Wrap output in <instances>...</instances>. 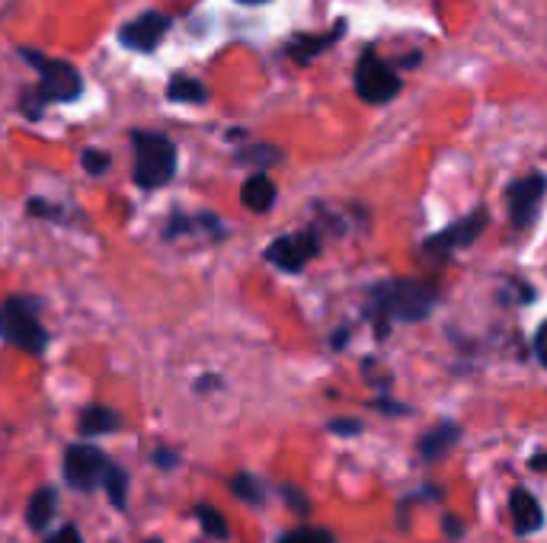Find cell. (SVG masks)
I'll list each match as a JSON object with an SVG mask.
<instances>
[{"label": "cell", "mask_w": 547, "mask_h": 543, "mask_svg": "<svg viewBox=\"0 0 547 543\" xmlns=\"http://www.w3.org/2000/svg\"><path fill=\"white\" fill-rule=\"evenodd\" d=\"M20 58L29 61L39 74V84L23 93L20 109L29 122H39V115L45 106L52 103H74L84 96V77L74 68L71 61L64 58H48L36 48H20Z\"/></svg>", "instance_id": "6da1fadb"}, {"label": "cell", "mask_w": 547, "mask_h": 543, "mask_svg": "<svg viewBox=\"0 0 547 543\" xmlns=\"http://www.w3.org/2000/svg\"><path fill=\"white\" fill-rule=\"evenodd\" d=\"M436 307V291L413 278H397V282H381L372 288V317L378 339L388 336V323H420Z\"/></svg>", "instance_id": "7a4b0ae2"}, {"label": "cell", "mask_w": 547, "mask_h": 543, "mask_svg": "<svg viewBox=\"0 0 547 543\" xmlns=\"http://www.w3.org/2000/svg\"><path fill=\"white\" fill-rule=\"evenodd\" d=\"M135 147V183L141 189L167 186L176 173V144L157 131H132Z\"/></svg>", "instance_id": "3957f363"}, {"label": "cell", "mask_w": 547, "mask_h": 543, "mask_svg": "<svg viewBox=\"0 0 547 543\" xmlns=\"http://www.w3.org/2000/svg\"><path fill=\"white\" fill-rule=\"evenodd\" d=\"M0 339L26 355H42L48 349V333L23 298L0 304Z\"/></svg>", "instance_id": "277c9868"}, {"label": "cell", "mask_w": 547, "mask_h": 543, "mask_svg": "<svg viewBox=\"0 0 547 543\" xmlns=\"http://www.w3.org/2000/svg\"><path fill=\"white\" fill-rule=\"evenodd\" d=\"M356 93L359 100L368 103V106H384L391 103L394 96L404 87V80L397 77V71L391 68L388 61H381V55L375 48H365L359 55V64H356Z\"/></svg>", "instance_id": "5b68a950"}, {"label": "cell", "mask_w": 547, "mask_h": 543, "mask_svg": "<svg viewBox=\"0 0 547 543\" xmlns=\"http://www.w3.org/2000/svg\"><path fill=\"white\" fill-rule=\"evenodd\" d=\"M106 470H109V457L96 448V444H71V448L64 451V480L80 492H90L96 483H103Z\"/></svg>", "instance_id": "8992f818"}, {"label": "cell", "mask_w": 547, "mask_h": 543, "mask_svg": "<svg viewBox=\"0 0 547 543\" xmlns=\"http://www.w3.org/2000/svg\"><path fill=\"white\" fill-rule=\"evenodd\" d=\"M320 253L317 230H298V234L279 237L266 246V259L282 272H301Z\"/></svg>", "instance_id": "52a82bcc"}, {"label": "cell", "mask_w": 547, "mask_h": 543, "mask_svg": "<svg viewBox=\"0 0 547 543\" xmlns=\"http://www.w3.org/2000/svg\"><path fill=\"white\" fill-rule=\"evenodd\" d=\"M544 195H547V176L528 173V176L516 179V183H512L509 192H506L512 224H516L519 230H525L528 224H532L538 218V211H541Z\"/></svg>", "instance_id": "ba28073f"}, {"label": "cell", "mask_w": 547, "mask_h": 543, "mask_svg": "<svg viewBox=\"0 0 547 543\" xmlns=\"http://www.w3.org/2000/svg\"><path fill=\"white\" fill-rule=\"evenodd\" d=\"M173 26V20L167 13H157V10H148V13H141L135 16L132 23H125L119 29V45L128 48V52H141V55H148L154 52V48L160 45V39L167 36V29Z\"/></svg>", "instance_id": "9c48e42d"}, {"label": "cell", "mask_w": 547, "mask_h": 543, "mask_svg": "<svg viewBox=\"0 0 547 543\" xmlns=\"http://www.w3.org/2000/svg\"><path fill=\"white\" fill-rule=\"evenodd\" d=\"M484 227H487V211H474V215L461 218L455 224H448L445 230H439V234H432L423 243V250L426 253H439V256L464 250V246H471L480 234H484Z\"/></svg>", "instance_id": "30bf717a"}, {"label": "cell", "mask_w": 547, "mask_h": 543, "mask_svg": "<svg viewBox=\"0 0 547 543\" xmlns=\"http://www.w3.org/2000/svg\"><path fill=\"white\" fill-rule=\"evenodd\" d=\"M509 512H512V528H516L519 537L535 534V531L544 528V512H541V505H538V499L532 496V492L512 489V496H509Z\"/></svg>", "instance_id": "8fae6325"}, {"label": "cell", "mask_w": 547, "mask_h": 543, "mask_svg": "<svg viewBox=\"0 0 547 543\" xmlns=\"http://www.w3.org/2000/svg\"><path fill=\"white\" fill-rule=\"evenodd\" d=\"M461 438V429L455 422H439L436 429H429L423 438H420V457L426 460V464H432V460L445 457L448 451L455 448Z\"/></svg>", "instance_id": "7c38bea8"}, {"label": "cell", "mask_w": 547, "mask_h": 543, "mask_svg": "<svg viewBox=\"0 0 547 543\" xmlns=\"http://www.w3.org/2000/svg\"><path fill=\"white\" fill-rule=\"evenodd\" d=\"M240 202L244 208H250L253 215H266V211L276 205V183L266 173H253L244 189H240Z\"/></svg>", "instance_id": "4fadbf2b"}, {"label": "cell", "mask_w": 547, "mask_h": 543, "mask_svg": "<svg viewBox=\"0 0 547 543\" xmlns=\"http://www.w3.org/2000/svg\"><path fill=\"white\" fill-rule=\"evenodd\" d=\"M55 512H58V492L52 486L36 489L26 502V521L32 531H45L48 524H52Z\"/></svg>", "instance_id": "5bb4252c"}, {"label": "cell", "mask_w": 547, "mask_h": 543, "mask_svg": "<svg viewBox=\"0 0 547 543\" xmlns=\"http://www.w3.org/2000/svg\"><path fill=\"white\" fill-rule=\"evenodd\" d=\"M346 32V23H336L330 32H324V36H301L295 42H288V55H292L298 64H311L320 52H327V48L340 39Z\"/></svg>", "instance_id": "9a60e30c"}, {"label": "cell", "mask_w": 547, "mask_h": 543, "mask_svg": "<svg viewBox=\"0 0 547 543\" xmlns=\"http://www.w3.org/2000/svg\"><path fill=\"white\" fill-rule=\"evenodd\" d=\"M119 429H122V416L109 406H87L84 413H80V435L84 438H100Z\"/></svg>", "instance_id": "2e32d148"}, {"label": "cell", "mask_w": 547, "mask_h": 543, "mask_svg": "<svg viewBox=\"0 0 547 543\" xmlns=\"http://www.w3.org/2000/svg\"><path fill=\"white\" fill-rule=\"evenodd\" d=\"M167 100L199 106V103H208V87L202 84V80H196V77L176 74L170 84H167Z\"/></svg>", "instance_id": "e0dca14e"}, {"label": "cell", "mask_w": 547, "mask_h": 543, "mask_svg": "<svg viewBox=\"0 0 547 543\" xmlns=\"http://www.w3.org/2000/svg\"><path fill=\"white\" fill-rule=\"evenodd\" d=\"M231 492L240 502H250V505H260L266 499L263 483L256 480V476H250V473H234L231 476Z\"/></svg>", "instance_id": "ac0fdd59"}, {"label": "cell", "mask_w": 547, "mask_h": 543, "mask_svg": "<svg viewBox=\"0 0 547 543\" xmlns=\"http://www.w3.org/2000/svg\"><path fill=\"white\" fill-rule=\"evenodd\" d=\"M196 518L202 524V531L212 537V540H228L231 537L228 521H224V515L218 512V508H212V505H196Z\"/></svg>", "instance_id": "d6986e66"}, {"label": "cell", "mask_w": 547, "mask_h": 543, "mask_svg": "<svg viewBox=\"0 0 547 543\" xmlns=\"http://www.w3.org/2000/svg\"><path fill=\"white\" fill-rule=\"evenodd\" d=\"M282 160V151L279 147H272V144H250L244 147V151H237V163H253V167H272V163H279Z\"/></svg>", "instance_id": "ffe728a7"}, {"label": "cell", "mask_w": 547, "mask_h": 543, "mask_svg": "<svg viewBox=\"0 0 547 543\" xmlns=\"http://www.w3.org/2000/svg\"><path fill=\"white\" fill-rule=\"evenodd\" d=\"M103 489H106L109 502L116 505V508H125V505H128V473H125V470H119V467H112V464H109V470H106V476H103Z\"/></svg>", "instance_id": "44dd1931"}, {"label": "cell", "mask_w": 547, "mask_h": 543, "mask_svg": "<svg viewBox=\"0 0 547 543\" xmlns=\"http://www.w3.org/2000/svg\"><path fill=\"white\" fill-rule=\"evenodd\" d=\"M279 543H336V537L327 528H295V531H288Z\"/></svg>", "instance_id": "7402d4cb"}, {"label": "cell", "mask_w": 547, "mask_h": 543, "mask_svg": "<svg viewBox=\"0 0 547 543\" xmlns=\"http://www.w3.org/2000/svg\"><path fill=\"white\" fill-rule=\"evenodd\" d=\"M80 163H84V170L90 176H103L109 167H112V157L106 151H96V147H87L84 157H80Z\"/></svg>", "instance_id": "603a6c76"}, {"label": "cell", "mask_w": 547, "mask_h": 543, "mask_svg": "<svg viewBox=\"0 0 547 543\" xmlns=\"http://www.w3.org/2000/svg\"><path fill=\"white\" fill-rule=\"evenodd\" d=\"M26 211L32 218H61V208L55 202H45V199H29Z\"/></svg>", "instance_id": "cb8c5ba5"}, {"label": "cell", "mask_w": 547, "mask_h": 543, "mask_svg": "<svg viewBox=\"0 0 547 543\" xmlns=\"http://www.w3.org/2000/svg\"><path fill=\"white\" fill-rule=\"evenodd\" d=\"M151 460H154V464H157L160 470H173L176 464H180V454L170 451V448H154Z\"/></svg>", "instance_id": "d4e9b609"}, {"label": "cell", "mask_w": 547, "mask_h": 543, "mask_svg": "<svg viewBox=\"0 0 547 543\" xmlns=\"http://www.w3.org/2000/svg\"><path fill=\"white\" fill-rule=\"evenodd\" d=\"M282 496H285V502H288V505H295V512H298V515H308V512H311L308 499H304L295 486H285V489H282Z\"/></svg>", "instance_id": "484cf974"}, {"label": "cell", "mask_w": 547, "mask_h": 543, "mask_svg": "<svg viewBox=\"0 0 547 543\" xmlns=\"http://www.w3.org/2000/svg\"><path fill=\"white\" fill-rule=\"evenodd\" d=\"M45 543H84V537H80V531L74 528V524H64V528L55 531Z\"/></svg>", "instance_id": "4316f807"}, {"label": "cell", "mask_w": 547, "mask_h": 543, "mask_svg": "<svg viewBox=\"0 0 547 543\" xmlns=\"http://www.w3.org/2000/svg\"><path fill=\"white\" fill-rule=\"evenodd\" d=\"M330 432H336V435H359L362 432V422L359 419H333L330 422Z\"/></svg>", "instance_id": "83f0119b"}, {"label": "cell", "mask_w": 547, "mask_h": 543, "mask_svg": "<svg viewBox=\"0 0 547 543\" xmlns=\"http://www.w3.org/2000/svg\"><path fill=\"white\" fill-rule=\"evenodd\" d=\"M442 528H445V534L452 537V540H461V534H464L461 521H458L455 515H445V518H442Z\"/></svg>", "instance_id": "f1b7e54d"}, {"label": "cell", "mask_w": 547, "mask_h": 543, "mask_svg": "<svg viewBox=\"0 0 547 543\" xmlns=\"http://www.w3.org/2000/svg\"><path fill=\"white\" fill-rule=\"evenodd\" d=\"M535 352H538V358H541V365L547 368V323L538 329V336H535Z\"/></svg>", "instance_id": "f546056e"}, {"label": "cell", "mask_w": 547, "mask_h": 543, "mask_svg": "<svg viewBox=\"0 0 547 543\" xmlns=\"http://www.w3.org/2000/svg\"><path fill=\"white\" fill-rule=\"evenodd\" d=\"M218 384H221L218 377H199V384H196V387H199V393H208V390H215Z\"/></svg>", "instance_id": "4dcf8cb0"}, {"label": "cell", "mask_w": 547, "mask_h": 543, "mask_svg": "<svg viewBox=\"0 0 547 543\" xmlns=\"http://www.w3.org/2000/svg\"><path fill=\"white\" fill-rule=\"evenodd\" d=\"M532 470L547 473V454H535V457H532Z\"/></svg>", "instance_id": "1f68e13d"}, {"label": "cell", "mask_w": 547, "mask_h": 543, "mask_svg": "<svg viewBox=\"0 0 547 543\" xmlns=\"http://www.w3.org/2000/svg\"><path fill=\"white\" fill-rule=\"evenodd\" d=\"M375 406H378V409H388V413H404V406H394V403H388V400H375Z\"/></svg>", "instance_id": "d6a6232c"}, {"label": "cell", "mask_w": 547, "mask_h": 543, "mask_svg": "<svg viewBox=\"0 0 547 543\" xmlns=\"http://www.w3.org/2000/svg\"><path fill=\"white\" fill-rule=\"evenodd\" d=\"M237 4H250V7H256V4H266V0H237Z\"/></svg>", "instance_id": "836d02e7"}, {"label": "cell", "mask_w": 547, "mask_h": 543, "mask_svg": "<svg viewBox=\"0 0 547 543\" xmlns=\"http://www.w3.org/2000/svg\"><path fill=\"white\" fill-rule=\"evenodd\" d=\"M144 543H160V540H144Z\"/></svg>", "instance_id": "e575fe53"}]
</instances>
